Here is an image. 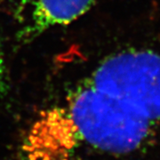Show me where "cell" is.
<instances>
[{"mask_svg": "<svg viewBox=\"0 0 160 160\" xmlns=\"http://www.w3.org/2000/svg\"><path fill=\"white\" fill-rule=\"evenodd\" d=\"M156 123L160 120V54L126 50L109 55L86 78Z\"/></svg>", "mask_w": 160, "mask_h": 160, "instance_id": "cell-2", "label": "cell"}, {"mask_svg": "<svg viewBox=\"0 0 160 160\" xmlns=\"http://www.w3.org/2000/svg\"><path fill=\"white\" fill-rule=\"evenodd\" d=\"M97 0H37L30 24L24 32L35 38L46 29L65 25L86 13Z\"/></svg>", "mask_w": 160, "mask_h": 160, "instance_id": "cell-3", "label": "cell"}, {"mask_svg": "<svg viewBox=\"0 0 160 160\" xmlns=\"http://www.w3.org/2000/svg\"><path fill=\"white\" fill-rule=\"evenodd\" d=\"M156 123L84 80L64 107L42 113L20 145L21 160H73L93 150L126 155L144 147Z\"/></svg>", "mask_w": 160, "mask_h": 160, "instance_id": "cell-1", "label": "cell"}, {"mask_svg": "<svg viewBox=\"0 0 160 160\" xmlns=\"http://www.w3.org/2000/svg\"><path fill=\"white\" fill-rule=\"evenodd\" d=\"M9 88L8 78H7V70L4 60V55L0 46V100L7 94Z\"/></svg>", "mask_w": 160, "mask_h": 160, "instance_id": "cell-4", "label": "cell"}]
</instances>
